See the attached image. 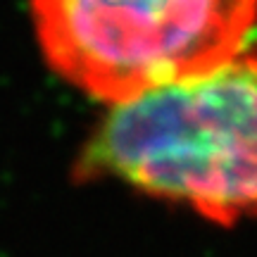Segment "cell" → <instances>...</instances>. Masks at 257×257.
<instances>
[{
	"label": "cell",
	"mask_w": 257,
	"mask_h": 257,
	"mask_svg": "<svg viewBox=\"0 0 257 257\" xmlns=\"http://www.w3.org/2000/svg\"><path fill=\"white\" fill-rule=\"evenodd\" d=\"M43 57L110 105L217 69L245 48L257 0H31Z\"/></svg>",
	"instance_id": "cell-2"
},
{
	"label": "cell",
	"mask_w": 257,
	"mask_h": 257,
	"mask_svg": "<svg viewBox=\"0 0 257 257\" xmlns=\"http://www.w3.org/2000/svg\"><path fill=\"white\" fill-rule=\"evenodd\" d=\"M74 174L112 179L221 226L255 219L257 46L202 76L112 105Z\"/></svg>",
	"instance_id": "cell-1"
}]
</instances>
